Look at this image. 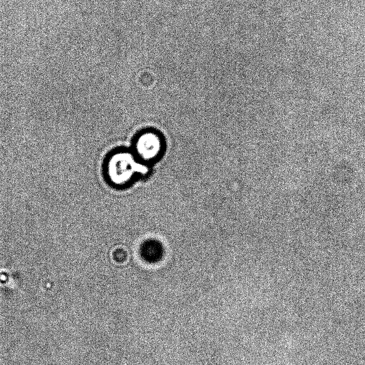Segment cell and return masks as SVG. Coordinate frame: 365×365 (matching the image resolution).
Here are the masks:
<instances>
[{"instance_id":"7a4b0ae2","label":"cell","mask_w":365,"mask_h":365,"mask_svg":"<svg viewBox=\"0 0 365 365\" xmlns=\"http://www.w3.org/2000/svg\"><path fill=\"white\" fill-rule=\"evenodd\" d=\"M115 168H113L111 173H114L115 178L119 180H124L133 172V165L128 155H121L114 159Z\"/></svg>"},{"instance_id":"3957f363","label":"cell","mask_w":365,"mask_h":365,"mask_svg":"<svg viewBox=\"0 0 365 365\" xmlns=\"http://www.w3.org/2000/svg\"><path fill=\"white\" fill-rule=\"evenodd\" d=\"M159 142L153 135H145L140 138L138 143V149L143 156L149 158L153 156L158 151Z\"/></svg>"},{"instance_id":"6da1fadb","label":"cell","mask_w":365,"mask_h":365,"mask_svg":"<svg viewBox=\"0 0 365 365\" xmlns=\"http://www.w3.org/2000/svg\"><path fill=\"white\" fill-rule=\"evenodd\" d=\"M140 252L145 261L149 263H155L160 261L163 256V247L160 241L148 240L141 245Z\"/></svg>"},{"instance_id":"277c9868","label":"cell","mask_w":365,"mask_h":365,"mask_svg":"<svg viewBox=\"0 0 365 365\" xmlns=\"http://www.w3.org/2000/svg\"><path fill=\"white\" fill-rule=\"evenodd\" d=\"M11 275V269L6 268L0 269V287H7L6 280L19 287L18 282Z\"/></svg>"}]
</instances>
